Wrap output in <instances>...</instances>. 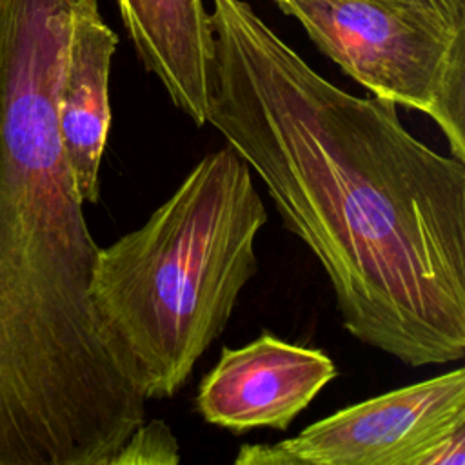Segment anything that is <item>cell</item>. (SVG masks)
Wrapping results in <instances>:
<instances>
[{"instance_id":"cell-1","label":"cell","mask_w":465,"mask_h":465,"mask_svg":"<svg viewBox=\"0 0 465 465\" xmlns=\"http://www.w3.org/2000/svg\"><path fill=\"white\" fill-rule=\"evenodd\" d=\"M207 124L325 271L343 329L409 367L465 358V162L213 0Z\"/></svg>"},{"instance_id":"cell-2","label":"cell","mask_w":465,"mask_h":465,"mask_svg":"<svg viewBox=\"0 0 465 465\" xmlns=\"http://www.w3.org/2000/svg\"><path fill=\"white\" fill-rule=\"evenodd\" d=\"M80 0H0V465H109L147 400L91 300L98 245L56 118Z\"/></svg>"},{"instance_id":"cell-3","label":"cell","mask_w":465,"mask_h":465,"mask_svg":"<svg viewBox=\"0 0 465 465\" xmlns=\"http://www.w3.org/2000/svg\"><path fill=\"white\" fill-rule=\"evenodd\" d=\"M267 209L229 147L205 154L138 229L98 247L91 300L107 349L145 400L174 396L258 271Z\"/></svg>"},{"instance_id":"cell-4","label":"cell","mask_w":465,"mask_h":465,"mask_svg":"<svg viewBox=\"0 0 465 465\" xmlns=\"http://www.w3.org/2000/svg\"><path fill=\"white\" fill-rule=\"evenodd\" d=\"M372 96L416 109L465 162V25L405 0H274Z\"/></svg>"},{"instance_id":"cell-5","label":"cell","mask_w":465,"mask_h":465,"mask_svg":"<svg viewBox=\"0 0 465 465\" xmlns=\"http://www.w3.org/2000/svg\"><path fill=\"white\" fill-rule=\"evenodd\" d=\"M465 369L349 405L276 443H243L236 465H461Z\"/></svg>"},{"instance_id":"cell-6","label":"cell","mask_w":465,"mask_h":465,"mask_svg":"<svg viewBox=\"0 0 465 465\" xmlns=\"http://www.w3.org/2000/svg\"><path fill=\"white\" fill-rule=\"evenodd\" d=\"M336 374L323 351L263 332L243 347L222 349L198 385L194 405L207 423L236 434L285 430Z\"/></svg>"},{"instance_id":"cell-7","label":"cell","mask_w":465,"mask_h":465,"mask_svg":"<svg viewBox=\"0 0 465 465\" xmlns=\"http://www.w3.org/2000/svg\"><path fill=\"white\" fill-rule=\"evenodd\" d=\"M118 36L98 0H80L58 85L56 118L62 147L84 203L100 198V165L111 127L109 73Z\"/></svg>"},{"instance_id":"cell-8","label":"cell","mask_w":465,"mask_h":465,"mask_svg":"<svg viewBox=\"0 0 465 465\" xmlns=\"http://www.w3.org/2000/svg\"><path fill=\"white\" fill-rule=\"evenodd\" d=\"M145 69L196 125L207 124L213 33L202 0H116Z\"/></svg>"},{"instance_id":"cell-9","label":"cell","mask_w":465,"mask_h":465,"mask_svg":"<svg viewBox=\"0 0 465 465\" xmlns=\"http://www.w3.org/2000/svg\"><path fill=\"white\" fill-rule=\"evenodd\" d=\"M180 447L176 436L162 420H145L133 429L118 450L111 456L109 465H176Z\"/></svg>"},{"instance_id":"cell-10","label":"cell","mask_w":465,"mask_h":465,"mask_svg":"<svg viewBox=\"0 0 465 465\" xmlns=\"http://www.w3.org/2000/svg\"><path fill=\"white\" fill-rule=\"evenodd\" d=\"M425 7L454 25H465V0H405Z\"/></svg>"}]
</instances>
